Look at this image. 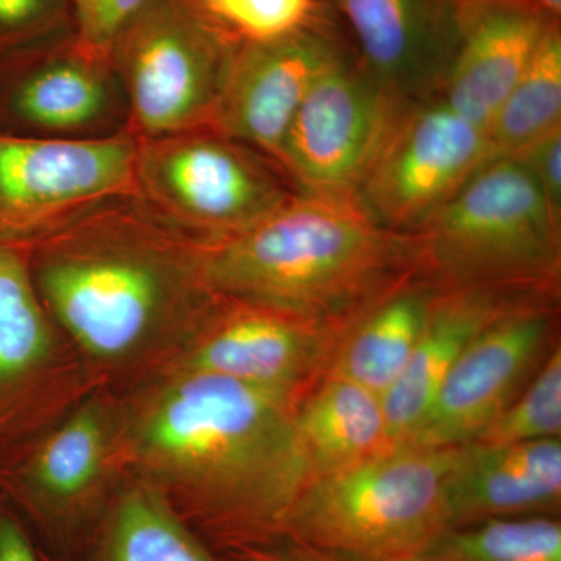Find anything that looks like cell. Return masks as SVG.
Returning <instances> with one entry per match:
<instances>
[{"label":"cell","instance_id":"1","mask_svg":"<svg viewBox=\"0 0 561 561\" xmlns=\"http://www.w3.org/2000/svg\"><path fill=\"white\" fill-rule=\"evenodd\" d=\"M297 408L275 391L183 370L140 415L133 446L180 497L181 518L231 552L284 538L311 481Z\"/></svg>","mask_w":561,"mask_h":561},{"label":"cell","instance_id":"2","mask_svg":"<svg viewBox=\"0 0 561 561\" xmlns=\"http://www.w3.org/2000/svg\"><path fill=\"white\" fill-rule=\"evenodd\" d=\"M202 253L131 197L105 203L27 249L51 321L102 360L197 330L217 298L203 278Z\"/></svg>","mask_w":561,"mask_h":561},{"label":"cell","instance_id":"3","mask_svg":"<svg viewBox=\"0 0 561 561\" xmlns=\"http://www.w3.org/2000/svg\"><path fill=\"white\" fill-rule=\"evenodd\" d=\"M202 272L219 297L343 330L415 275L416 243L357 197L298 192L250 230L203 247Z\"/></svg>","mask_w":561,"mask_h":561},{"label":"cell","instance_id":"4","mask_svg":"<svg viewBox=\"0 0 561 561\" xmlns=\"http://www.w3.org/2000/svg\"><path fill=\"white\" fill-rule=\"evenodd\" d=\"M412 236L416 275L435 289L560 300L561 221L518 157L493 154Z\"/></svg>","mask_w":561,"mask_h":561},{"label":"cell","instance_id":"5","mask_svg":"<svg viewBox=\"0 0 561 561\" xmlns=\"http://www.w3.org/2000/svg\"><path fill=\"white\" fill-rule=\"evenodd\" d=\"M457 449L400 445L309 481L284 538L337 561L419 559L446 529Z\"/></svg>","mask_w":561,"mask_h":561},{"label":"cell","instance_id":"6","mask_svg":"<svg viewBox=\"0 0 561 561\" xmlns=\"http://www.w3.org/2000/svg\"><path fill=\"white\" fill-rule=\"evenodd\" d=\"M295 194L278 162L216 127L138 139L133 201L195 245L250 230Z\"/></svg>","mask_w":561,"mask_h":561},{"label":"cell","instance_id":"7","mask_svg":"<svg viewBox=\"0 0 561 561\" xmlns=\"http://www.w3.org/2000/svg\"><path fill=\"white\" fill-rule=\"evenodd\" d=\"M242 39L203 0H149L110 47L133 138L213 127Z\"/></svg>","mask_w":561,"mask_h":561},{"label":"cell","instance_id":"8","mask_svg":"<svg viewBox=\"0 0 561 561\" xmlns=\"http://www.w3.org/2000/svg\"><path fill=\"white\" fill-rule=\"evenodd\" d=\"M138 139L0 133V245L32 247L92 209L135 195Z\"/></svg>","mask_w":561,"mask_h":561},{"label":"cell","instance_id":"9","mask_svg":"<svg viewBox=\"0 0 561 561\" xmlns=\"http://www.w3.org/2000/svg\"><path fill=\"white\" fill-rule=\"evenodd\" d=\"M408 103L373 76L351 41L313 81L291 121L278 164L302 194L357 197Z\"/></svg>","mask_w":561,"mask_h":561},{"label":"cell","instance_id":"10","mask_svg":"<svg viewBox=\"0 0 561 561\" xmlns=\"http://www.w3.org/2000/svg\"><path fill=\"white\" fill-rule=\"evenodd\" d=\"M493 154L485 128L460 116L442 92L409 102L357 198L387 230L415 234Z\"/></svg>","mask_w":561,"mask_h":561},{"label":"cell","instance_id":"11","mask_svg":"<svg viewBox=\"0 0 561 561\" xmlns=\"http://www.w3.org/2000/svg\"><path fill=\"white\" fill-rule=\"evenodd\" d=\"M351 44L334 11L319 0L308 20L278 38L242 41L213 127L278 162L306 94Z\"/></svg>","mask_w":561,"mask_h":561},{"label":"cell","instance_id":"12","mask_svg":"<svg viewBox=\"0 0 561 561\" xmlns=\"http://www.w3.org/2000/svg\"><path fill=\"white\" fill-rule=\"evenodd\" d=\"M557 317L559 301H534L491 320L461 351L426 419L402 445L451 448L474 440L545 360Z\"/></svg>","mask_w":561,"mask_h":561},{"label":"cell","instance_id":"13","mask_svg":"<svg viewBox=\"0 0 561 561\" xmlns=\"http://www.w3.org/2000/svg\"><path fill=\"white\" fill-rule=\"evenodd\" d=\"M342 331L217 295L194 331L183 370L224 376L300 404L327 375Z\"/></svg>","mask_w":561,"mask_h":561},{"label":"cell","instance_id":"14","mask_svg":"<svg viewBox=\"0 0 561 561\" xmlns=\"http://www.w3.org/2000/svg\"><path fill=\"white\" fill-rule=\"evenodd\" d=\"M24 55L5 95L18 136L80 140L127 131V98L110 57L87 49L73 32Z\"/></svg>","mask_w":561,"mask_h":561},{"label":"cell","instance_id":"15","mask_svg":"<svg viewBox=\"0 0 561 561\" xmlns=\"http://www.w3.org/2000/svg\"><path fill=\"white\" fill-rule=\"evenodd\" d=\"M560 24V14L534 0H459L443 98L486 130L505 95Z\"/></svg>","mask_w":561,"mask_h":561},{"label":"cell","instance_id":"16","mask_svg":"<svg viewBox=\"0 0 561 561\" xmlns=\"http://www.w3.org/2000/svg\"><path fill=\"white\" fill-rule=\"evenodd\" d=\"M360 60L402 102L440 94L451 65L459 0H323Z\"/></svg>","mask_w":561,"mask_h":561},{"label":"cell","instance_id":"17","mask_svg":"<svg viewBox=\"0 0 561 561\" xmlns=\"http://www.w3.org/2000/svg\"><path fill=\"white\" fill-rule=\"evenodd\" d=\"M561 438L465 443L446 485V529L490 518L559 516Z\"/></svg>","mask_w":561,"mask_h":561},{"label":"cell","instance_id":"18","mask_svg":"<svg viewBox=\"0 0 561 561\" xmlns=\"http://www.w3.org/2000/svg\"><path fill=\"white\" fill-rule=\"evenodd\" d=\"M534 301L560 300L496 290L437 291L411 359L381 397L391 445H402L419 430L443 381L476 334L502 313Z\"/></svg>","mask_w":561,"mask_h":561},{"label":"cell","instance_id":"19","mask_svg":"<svg viewBox=\"0 0 561 561\" xmlns=\"http://www.w3.org/2000/svg\"><path fill=\"white\" fill-rule=\"evenodd\" d=\"M437 291L416 273L387 290L343 328L327 375L381 398L411 359Z\"/></svg>","mask_w":561,"mask_h":561},{"label":"cell","instance_id":"20","mask_svg":"<svg viewBox=\"0 0 561 561\" xmlns=\"http://www.w3.org/2000/svg\"><path fill=\"white\" fill-rule=\"evenodd\" d=\"M295 423L311 481L393 448L381 398L339 376L324 375L306 394Z\"/></svg>","mask_w":561,"mask_h":561},{"label":"cell","instance_id":"21","mask_svg":"<svg viewBox=\"0 0 561 561\" xmlns=\"http://www.w3.org/2000/svg\"><path fill=\"white\" fill-rule=\"evenodd\" d=\"M90 561H224L153 486H135L114 505Z\"/></svg>","mask_w":561,"mask_h":561},{"label":"cell","instance_id":"22","mask_svg":"<svg viewBox=\"0 0 561 561\" xmlns=\"http://www.w3.org/2000/svg\"><path fill=\"white\" fill-rule=\"evenodd\" d=\"M54 348V321L44 308L27 249L0 245V390L38 371Z\"/></svg>","mask_w":561,"mask_h":561},{"label":"cell","instance_id":"23","mask_svg":"<svg viewBox=\"0 0 561 561\" xmlns=\"http://www.w3.org/2000/svg\"><path fill=\"white\" fill-rule=\"evenodd\" d=\"M561 128V24L505 95L486 128L494 154L522 153Z\"/></svg>","mask_w":561,"mask_h":561},{"label":"cell","instance_id":"24","mask_svg":"<svg viewBox=\"0 0 561 561\" xmlns=\"http://www.w3.org/2000/svg\"><path fill=\"white\" fill-rule=\"evenodd\" d=\"M419 559L561 561V523L559 516H515L449 527Z\"/></svg>","mask_w":561,"mask_h":561},{"label":"cell","instance_id":"25","mask_svg":"<svg viewBox=\"0 0 561 561\" xmlns=\"http://www.w3.org/2000/svg\"><path fill=\"white\" fill-rule=\"evenodd\" d=\"M105 430L95 405L80 409L44 443L33 461V482L43 496L66 505L80 500L101 476Z\"/></svg>","mask_w":561,"mask_h":561},{"label":"cell","instance_id":"26","mask_svg":"<svg viewBox=\"0 0 561 561\" xmlns=\"http://www.w3.org/2000/svg\"><path fill=\"white\" fill-rule=\"evenodd\" d=\"M560 437L561 350L557 345L530 376L529 383L472 442L513 445Z\"/></svg>","mask_w":561,"mask_h":561},{"label":"cell","instance_id":"27","mask_svg":"<svg viewBox=\"0 0 561 561\" xmlns=\"http://www.w3.org/2000/svg\"><path fill=\"white\" fill-rule=\"evenodd\" d=\"M319 0H203L242 41L278 38L308 20Z\"/></svg>","mask_w":561,"mask_h":561},{"label":"cell","instance_id":"28","mask_svg":"<svg viewBox=\"0 0 561 561\" xmlns=\"http://www.w3.org/2000/svg\"><path fill=\"white\" fill-rule=\"evenodd\" d=\"M72 32V0H0V41L28 50Z\"/></svg>","mask_w":561,"mask_h":561},{"label":"cell","instance_id":"29","mask_svg":"<svg viewBox=\"0 0 561 561\" xmlns=\"http://www.w3.org/2000/svg\"><path fill=\"white\" fill-rule=\"evenodd\" d=\"M149 0H72L73 35L87 49L110 57V47Z\"/></svg>","mask_w":561,"mask_h":561},{"label":"cell","instance_id":"30","mask_svg":"<svg viewBox=\"0 0 561 561\" xmlns=\"http://www.w3.org/2000/svg\"><path fill=\"white\" fill-rule=\"evenodd\" d=\"M515 157L529 169L553 216L561 221V128Z\"/></svg>","mask_w":561,"mask_h":561},{"label":"cell","instance_id":"31","mask_svg":"<svg viewBox=\"0 0 561 561\" xmlns=\"http://www.w3.org/2000/svg\"><path fill=\"white\" fill-rule=\"evenodd\" d=\"M231 561H337L306 546L279 538L262 545L245 546L230 552Z\"/></svg>","mask_w":561,"mask_h":561},{"label":"cell","instance_id":"32","mask_svg":"<svg viewBox=\"0 0 561 561\" xmlns=\"http://www.w3.org/2000/svg\"><path fill=\"white\" fill-rule=\"evenodd\" d=\"M0 561H39L20 524L0 516Z\"/></svg>","mask_w":561,"mask_h":561},{"label":"cell","instance_id":"33","mask_svg":"<svg viewBox=\"0 0 561 561\" xmlns=\"http://www.w3.org/2000/svg\"><path fill=\"white\" fill-rule=\"evenodd\" d=\"M534 2L540 3L545 9L551 10L552 13L561 16V0H534Z\"/></svg>","mask_w":561,"mask_h":561},{"label":"cell","instance_id":"34","mask_svg":"<svg viewBox=\"0 0 561 561\" xmlns=\"http://www.w3.org/2000/svg\"><path fill=\"white\" fill-rule=\"evenodd\" d=\"M401 561H424V560H420V559H411V560H401Z\"/></svg>","mask_w":561,"mask_h":561}]
</instances>
